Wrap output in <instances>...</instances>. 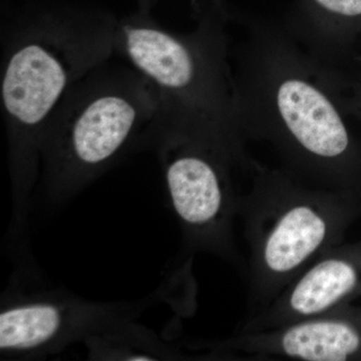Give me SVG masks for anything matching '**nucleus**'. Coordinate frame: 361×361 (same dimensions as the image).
I'll list each match as a JSON object with an SVG mask.
<instances>
[{"label": "nucleus", "instance_id": "nucleus-1", "mask_svg": "<svg viewBox=\"0 0 361 361\" xmlns=\"http://www.w3.org/2000/svg\"><path fill=\"white\" fill-rule=\"evenodd\" d=\"M118 21L84 2L40 1L20 7L2 25L0 92L13 233L25 229L52 116L80 78L116 54Z\"/></svg>", "mask_w": 361, "mask_h": 361}, {"label": "nucleus", "instance_id": "nucleus-2", "mask_svg": "<svg viewBox=\"0 0 361 361\" xmlns=\"http://www.w3.org/2000/svg\"><path fill=\"white\" fill-rule=\"evenodd\" d=\"M234 75L247 139L269 142L285 170L307 184L353 189L361 157L325 63L280 30L255 25Z\"/></svg>", "mask_w": 361, "mask_h": 361}, {"label": "nucleus", "instance_id": "nucleus-3", "mask_svg": "<svg viewBox=\"0 0 361 361\" xmlns=\"http://www.w3.org/2000/svg\"><path fill=\"white\" fill-rule=\"evenodd\" d=\"M199 2L196 27L188 33L172 32L152 13L139 9L118 18L116 54L144 75L158 94L160 120L145 149L161 139L198 142L233 168L251 173L258 163L247 152L240 118L225 30L230 18Z\"/></svg>", "mask_w": 361, "mask_h": 361}, {"label": "nucleus", "instance_id": "nucleus-4", "mask_svg": "<svg viewBox=\"0 0 361 361\" xmlns=\"http://www.w3.org/2000/svg\"><path fill=\"white\" fill-rule=\"evenodd\" d=\"M161 116L158 94L130 63L109 61L73 85L45 132L39 186L52 204L68 201L133 149Z\"/></svg>", "mask_w": 361, "mask_h": 361}, {"label": "nucleus", "instance_id": "nucleus-5", "mask_svg": "<svg viewBox=\"0 0 361 361\" xmlns=\"http://www.w3.org/2000/svg\"><path fill=\"white\" fill-rule=\"evenodd\" d=\"M238 199L248 242L249 316L275 298L336 246L351 214L348 191L312 186L285 169L258 165Z\"/></svg>", "mask_w": 361, "mask_h": 361}, {"label": "nucleus", "instance_id": "nucleus-6", "mask_svg": "<svg viewBox=\"0 0 361 361\" xmlns=\"http://www.w3.org/2000/svg\"><path fill=\"white\" fill-rule=\"evenodd\" d=\"M151 149L160 159L186 245L239 262L234 237L239 196L233 186L232 166L198 142L161 139Z\"/></svg>", "mask_w": 361, "mask_h": 361}, {"label": "nucleus", "instance_id": "nucleus-7", "mask_svg": "<svg viewBox=\"0 0 361 361\" xmlns=\"http://www.w3.org/2000/svg\"><path fill=\"white\" fill-rule=\"evenodd\" d=\"M130 310L78 299L44 296L13 299L0 313V351L28 355L51 351L127 322Z\"/></svg>", "mask_w": 361, "mask_h": 361}, {"label": "nucleus", "instance_id": "nucleus-8", "mask_svg": "<svg viewBox=\"0 0 361 361\" xmlns=\"http://www.w3.org/2000/svg\"><path fill=\"white\" fill-rule=\"evenodd\" d=\"M210 348L253 357L345 361L361 355V314L342 306L263 331L238 332Z\"/></svg>", "mask_w": 361, "mask_h": 361}, {"label": "nucleus", "instance_id": "nucleus-9", "mask_svg": "<svg viewBox=\"0 0 361 361\" xmlns=\"http://www.w3.org/2000/svg\"><path fill=\"white\" fill-rule=\"evenodd\" d=\"M306 37L323 54L341 51L361 35V0H299Z\"/></svg>", "mask_w": 361, "mask_h": 361}, {"label": "nucleus", "instance_id": "nucleus-10", "mask_svg": "<svg viewBox=\"0 0 361 361\" xmlns=\"http://www.w3.org/2000/svg\"><path fill=\"white\" fill-rule=\"evenodd\" d=\"M336 85L338 89L339 99L346 115L357 116L361 120V78L349 84L338 73L334 71Z\"/></svg>", "mask_w": 361, "mask_h": 361}, {"label": "nucleus", "instance_id": "nucleus-11", "mask_svg": "<svg viewBox=\"0 0 361 361\" xmlns=\"http://www.w3.org/2000/svg\"><path fill=\"white\" fill-rule=\"evenodd\" d=\"M157 1L158 0H135V2H137V9L152 13V9L155 6ZM201 1L212 6L214 9L219 11L226 18H230L229 9H228L227 4H226V0H201Z\"/></svg>", "mask_w": 361, "mask_h": 361}]
</instances>
